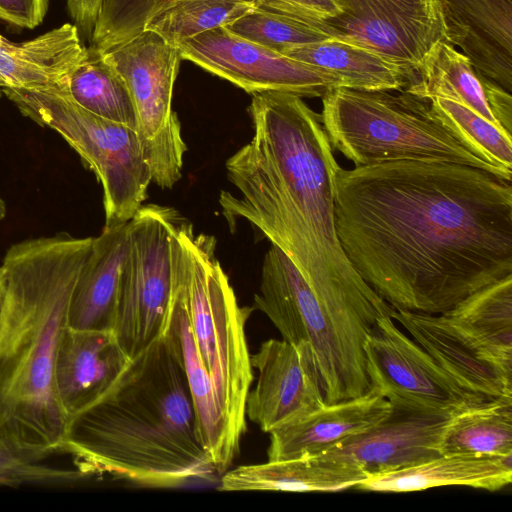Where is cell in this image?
Listing matches in <instances>:
<instances>
[{
	"label": "cell",
	"instance_id": "6da1fadb",
	"mask_svg": "<svg viewBox=\"0 0 512 512\" xmlns=\"http://www.w3.org/2000/svg\"><path fill=\"white\" fill-rule=\"evenodd\" d=\"M335 225L358 275L394 309L442 314L512 274V184L468 165L339 167Z\"/></svg>",
	"mask_w": 512,
	"mask_h": 512
},
{
	"label": "cell",
	"instance_id": "7a4b0ae2",
	"mask_svg": "<svg viewBox=\"0 0 512 512\" xmlns=\"http://www.w3.org/2000/svg\"><path fill=\"white\" fill-rule=\"evenodd\" d=\"M253 136L226 161L238 194L222 191V215L243 219L296 266L317 298L340 316L388 313L391 306L355 271L337 235L340 167L320 114L294 94L252 95Z\"/></svg>",
	"mask_w": 512,
	"mask_h": 512
},
{
	"label": "cell",
	"instance_id": "3957f363",
	"mask_svg": "<svg viewBox=\"0 0 512 512\" xmlns=\"http://www.w3.org/2000/svg\"><path fill=\"white\" fill-rule=\"evenodd\" d=\"M60 453L85 477L149 488L219 480L198 431L180 356L167 336L131 359L114 385L68 419Z\"/></svg>",
	"mask_w": 512,
	"mask_h": 512
},
{
	"label": "cell",
	"instance_id": "277c9868",
	"mask_svg": "<svg viewBox=\"0 0 512 512\" xmlns=\"http://www.w3.org/2000/svg\"><path fill=\"white\" fill-rule=\"evenodd\" d=\"M93 237L61 232L13 244L1 268L0 442L60 453L68 417L54 366Z\"/></svg>",
	"mask_w": 512,
	"mask_h": 512
},
{
	"label": "cell",
	"instance_id": "5b68a950",
	"mask_svg": "<svg viewBox=\"0 0 512 512\" xmlns=\"http://www.w3.org/2000/svg\"><path fill=\"white\" fill-rule=\"evenodd\" d=\"M393 92L329 89L322 96L320 116L332 149L355 167L437 161L472 166L506 179L433 115L429 100L405 90Z\"/></svg>",
	"mask_w": 512,
	"mask_h": 512
},
{
	"label": "cell",
	"instance_id": "8992f818",
	"mask_svg": "<svg viewBox=\"0 0 512 512\" xmlns=\"http://www.w3.org/2000/svg\"><path fill=\"white\" fill-rule=\"evenodd\" d=\"M180 275L195 346L212 380L219 407L239 439L246 430V398L253 379L245 323L250 309L238 304L215 257L212 236H195L183 221Z\"/></svg>",
	"mask_w": 512,
	"mask_h": 512
},
{
	"label": "cell",
	"instance_id": "52a82bcc",
	"mask_svg": "<svg viewBox=\"0 0 512 512\" xmlns=\"http://www.w3.org/2000/svg\"><path fill=\"white\" fill-rule=\"evenodd\" d=\"M1 91L23 116L58 133L95 174L103 190L104 226L130 221L152 182L136 130L91 113L65 93Z\"/></svg>",
	"mask_w": 512,
	"mask_h": 512
},
{
	"label": "cell",
	"instance_id": "ba28073f",
	"mask_svg": "<svg viewBox=\"0 0 512 512\" xmlns=\"http://www.w3.org/2000/svg\"><path fill=\"white\" fill-rule=\"evenodd\" d=\"M254 302L283 340L310 348L326 404L370 390L364 344L325 308L292 261L274 245L264 256Z\"/></svg>",
	"mask_w": 512,
	"mask_h": 512
},
{
	"label": "cell",
	"instance_id": "9c48e42d",
	"mask_svg": "<svg viewBox=\"0 0 512 512\" xmlns=\"http://www.w3.org/2000/svg\"><path fill=\"white\" fill-rule=\"evenodd\" d=\"M176 210L149 204L128 222L113 333L129 359L166 335L173 301Z\"/></svg>",
	"mask_w": 512,
	"mask_h": 512
},
{
	"label": "cell",
	"instance_id": "30bf717a",
	"mask_svg": "<svg viewBox=\"0 0 512 512\" xmlns=\"http://www.w3.org/2000/svg\"><path fill=\"white\" fill-rule=\"evenodd\" d=\"M94 53L117 71L130 92L136 132L152 182L171 189L182 177L187 151L180 121L172 108L182 61L178 47L145 29L127 41Z\"/></svg>",
	"mask_w": 512,
	"mask_h": 512
},
{
	"label": "cell",
	"instance_id": "8fae6325",
	"mask_svg": "<svg viewBox=\"0 0 512 512\" xmlns=\"http://www.w3.org/2000/svg\"><path fill=\"white\" fill-rule=\"evenodd\" d=\"M364 353L370 389L391 404L456 415L493 400L460 384L390 316L378 320L367 337Z\"/></svg>",
	"mask_w": 512,
	"mask_h": 512
},
{
	"label": "cell",
	"instance_id": "7c38bea8",
	"mask_svg": "<svg viewBox=\"0 0 512 512\" xmlns=\"http://www.w3.org/2000/svg\"><path fill=\"white\" fill-rule=\"evenodd\" d=\"M182 60L221 77L250 94L284 92L321 97L339 80L315 66L243 38L222 26L180 42Z\"/></svg>",
	"mask_w": 512,
	"mask_h": 512
},
{
	"label": "cell",
	"instance_id": "4fadbf2b",
	"mask_svg": "<svg viewBox=\"0 0 512 512\" xmlns=\"http://www.w3.org/2000/svg\"><path fill=\"white\" fill-rule=\"evenodd\" d=\"M328 19L339 37L399 66L409 83L426 56L446 37L441 0H335Z\"/></svg>",
	"mask_w": 512,
	"mask_h": 512
},
{
	"label": "cell",
	"instance_id": "5bb4252c",
	"mask_svg": "<svg viewBox=\"0 0 512 512\" xmlns=\"http://www.w3.org/2000/svg\"><path fill=\"white\" fill-rule=\"evenodd\" d=\"M258 379L246 398V416L270 433L325 405L320 374L309 347L264 341L251 356Z\"/></svg>",
	"mask_w": 512,
	"mask_h": 512
},
{
	"label": "cell",
	"instance_id": "9a60e30c",
	"mask_svg": "<svg viewBox=\"0 0 512 512\" xmlns=\"http://www.w3.org/2000/svg\"><path fill=\"white\" fill-rule=\"evenodd\" d=\"M453 416L391 404L377 425L315 457L356 466L368 475L418 465L441 455L440 441Z\"/></svg>",
	"mask_w": 512,
	"mask_h": 512
},
{
	"label": "cell",
	"instance_id": "2e32d148",
	"mask_svg": "<svg viewBox=\"0 0 512 512\" xmlns=\"http://www.w3.org/2000/svg\"><path fill=\"white\" fill-rule=\"evenodd\" d=\"M131 359L113 331L63 332L54 366V386L68 419L101 398L118 380Z\"/></svg>",
	"mask_w": 512,
	"mask_h": 512
},
{
	"label": "cell",
	"instance_id": "e0dca14e",
	"mask_svg": "<svg viewBox=\"0 0 512 512\" xmlns=\"http://www.w3.org/2000/svg\"><path fill=\"white\" fill-rule=\"evenodd\" d=\"M181 243L178 229L173 237V301L169 329L165 336L176 348L188 382L201 441L221 476L239 450L240 439L223 415L216 392L198 355L188 319L180 275Z\"/></svg>",
	"mask_w": 512,
	"mask_h": 512
},
{
	"label": "cell",
	"instance_id": "ac0fdd59",
	"mask_svg": "<svg viewBox=\"0 0 512 512\" xmlns=\"http://www.w3.org/2000/svg\"><path fill=\"white\" fill-rule=\"evenodd\" d=\"M446 37L475 70L512 91V0H441Z\"/></svg>",
	"mask_w": 512,
	"mask_h": 512
},
{
	"label": "cell",
	"instance_id": "d6986e66",
	"mask_svg": "<svg viewBox=\"0 0 512 512\" xmlns=\"http://www.w3.org/2000/svg\"><path fill=\"white\" fill-rule=\"evenodd\" d=\"M391 411L390 402L375 390L325 404L269 433L268 460L315 457L344 440L371 429Z\"/></svg>",
	"mask_w": 512,
	"mask_h": 512
},
{
	"label": "cell",
	"instance_id": "ffe728a7",
	"mask_svg": "<svg viewBox=\"0 0 512 512\" xmlns=\"http://www.w3.org/2000/svg\"><path fill=\"white\" fill-rule=\"evenodd\" d=\"M88 56L74 24L65 23L21 43L0 34V88L68 94L71 74Z\"/></svg>",
	"mask_w": 512,
	"mask_h": 512
},
{
	"label": "cell",
	"instance_id": "44dd1931",
	"mask_svg": "<svg viewBox=\"0 0 512 512\" xmlns=\"http://www.w3.org/2000/svg\"><path fill=\"white\" fill-rule=\"evenodd\" d=\"M128 222L104 226L102 232L93 237L90 253L72 295L70 328L113 331Z\"/></svg>",
	"mask_w": 512,
	"mask_h": 512
},
{
	"label": "cell",
	"instance_id": "7402d4cb",
	"mask_svg": "<svg viewBox=\"0 0 512 512\" xmlns=\"http://www.w3.org/2000/svg\"><path fill=\"white\" fill-rule=\"evenodd\" d=\"M397 320L448 374L467 389L489 399L512 398V380L481 359L441 314L393 310Z\"/></svg>",
	"mask_w": 512,
	"mask_h": 512
},
{
	"label": "cell",
	"instance_id": "603a6c76",
	"mask_svg": "<svg viewBox=\"0 0 512 512\" xmlns=\"http://www.w3.org/2000/svg\"><path fill=\"white\" fill-rule=\"evenodd\" d=\"M484 361L512 380V274L441 314Z\"/></svg>",
	"mask_w": 512,
	"mask_h": 512
},
{
	"label": "cell",
	"instance_id": "cb8c5ba5",
	"mask_svg": "<svg viewBox=\"0 0 512 512\" xmlns=\"http://www.w3.org/2000/svg\"><path fill=\"white\" fill-rule=\"evenodd\" d=\"M512 481V454L506 456L440 455L418 465L369 475L355 488L374 492H410L463 485L489 491Z\"/></svg>",
	"mask_w": 512,
	"mask_h": 512
},
{
	"label": "cell",
	"instance_id": "d4e9b609",
	"mask_svg": "<svg viewBox=\"0 0 512 512\" xmlns=\"http://www.w3.org/2000/svg\"><path fill=\"white\" fill-rule=\"evenodd\" d=\"M369 475L360 468L320 457L267 461L236 467L219 478L220 491H340Z\"/></svg>",
	"mask_w": 512,
	"mask_h": 512
},
{
	"label": "cell",
	"instance_id": "484cf974",
	"mask_svg": "<svg viewBox=\"0 0 512 512\" xmlns=\"http://www.w3.org/2000/svg\"><path fill=\"white\" fill-rule=\"evenodd\" d=\"M282 54L335 76L339 87L360 91H402L409 83L399 66L341 37L293 47Z\"/></svg>",
	"mask_w": 512,
	"mask_h": 512
},
{
	"label": "cell",
	"instance_id": "4316f807",
	"mask_svg": "<svg viewBox=\"0 0 512 512\" xmlns=\"http://www.w3.org/2000/svg\"><path fill=\"white\" fill-rule=\"evenodd\" d=\"M487 80L455 46L441 41L426 56L415 79L404 90L426 100L442 97L457 101L503 129L490 107Z\"/></svg>",
	"mask_w": 512,
	"mask_h": 512
},
{
	"label": "cell",
	"instance_id": "83f0119b",
	"mask_svg": "<svg viewBox=\"0 0 512 512\" xmlns=\"http://www.w3.org/2000/svg\"><path fill=\"white\" fill-rule=\"evenodd\" d=\"M180 0H74L67 3L76 26L102 52L141 33L158 13Z\"/></svg>",
	"mask_w": 512,
	"mask_h": 512
},
{
	"label": "cell",
	"instance_id": "f1b7e54d",
	"mask_svg": "<svg viewBox=\"0 0 512 512\" xmlns=\"http://www.w3.org/2000/svg\"><path fill=\"white\" fill-rule=\"evenodd\" d=\"M441 455L512 454V398H498L454 415L440 441Z\"/></svg>",
	"mask_w": 512,
	"mask_h": 512
},
{
	"label": "cell",
	"instance_id": "f546056e",
	"mask_svg": "<svg viewBox=\"0 0 512 512\" xmlns=\"http://www.w3.org/2000/svg\"><path fill=\"white\" fill-rule=\"evenodd\" d=\"M88 51V58L70 76L68 95L91 113L136 130L135 108L124 80L98 54Z\"/></svg>",
	"mask_w": 512,
	"mask_h": 512
},
{
	"label": "cell",
	"instance_id": "4dcf8cb0",
	"mask_svg": "<svg viewBox=\"0 0 512 512\" xmlns=\"http://www.w3.org/2000/svg\"><path fill=\"white\" fill-rule=\"evenodd\" d=\"M429 103L433 115L463 145L512 180L511 134L457 101L433 97Z\"/></svg>",
	"mask_w": 512,
	"mask_h": 512
},
{
	"label": "cell",
	"instance_id": "1f68e13d",
	"mask_svg": "<svg viewBox=\"0 0 512 512\" xmlns=\"http://www.w3.org/2000/svg\"><path fill=\"white\" fill-rule=\"evenodd\" d=\"M225 27L280 53L339 37L325 19L284 14L258 6Z\"/></svg>",
	"mask_w": 512,
	"mask_h": 512
},
{
	"label": "cell",
	"instance_id": "d6a6232c",
	"mask_svg": "<svg viewBox=\"0 0 512 512\" xmlns=\"http://www.w3.org/2000/svg\"><path fill=\"white\" fill-rule=\"evenodd\" d=\"M257 6L254 0H180L155 15L145 29L158 33L171 45L227 26Z\"/></svg>",
	"mask_w": 512,
	"mask_h": 512
},
{
	"label": "cell",
	"instance_id": "836d02e7",
	"mask_svg": "<svg viewBox=\"0 0 512 512\" xmlns=\"http://www.w3.org/2000/svg\"><path fill=\"white\" fill-rule=\"evenodd\" d=\"M51 453L0 442V486L68 487L87 479L79 470L47 464Z\"/></svg>",
	"mask_w": 512,
	"mask_h": 512
},
{
	"label": "cell",
	"instance_id": "e575fe53",
	"mask_svg": "<svg viewBox=\"0 0 512 512\" xmlns=\"http://www.w3.org/2000/svg\"><path fill=\"white\" fill-rule=\"evenodd\" d=\"M49 0H0V20L20 28L34 29L47 13Z\"/></svg>",
	"mask_w": 512,
	"mask_h": 512
},
{
	"label": "cell",
	"instance_id": "d590c367",
	"mask_svg": "<svg viewBox=\"0 0 512 512\" xmlns=\"http://www.w3.org/2000/svg\"><path fill=\"white\" fill-rule=\"evenodd\" d=\"M258 7L301 17L328 19L340 8L335 0H254Z\"/></svg>",
	"mask_w": 512,
	"mask_h": 512
},
{
	"label": "cell",
	"instance_id": "8d00e7d4",
	"mask_svg": "<svg viewBox=\"0 0 512 512\" xmlns=\"http://www.w3.org/2000/svg\"><path fill=\"white\" fill-rule=\"evenodd\" d=\"M4 298H5V286H4L1 268H0V317L2 314V310H3Z\"/></svg>",
	"mask_w": 512,
	"mask_h": 512
},
{
	"label": "cell",
	"instance_id": "74e56055",
	"mask_svg": "<svg viewBox=\"0 0 512 512\" xmlns=\"http://www.w3.org/2000/svg\"><path fill=\"white\" fill-rule=\"evenodd\" d=\"M6 204L3 199L0 197V220H2L6 216Z\"/></svg>",
	"mask_w": 512,
	"mask_h": 512
},
{
	"label": "cell",
	"instance_id": "f35d334b",
	"mask_svg": "<svg viewBox=\"0 0 512 512\" xmlns=\"http://www.w3.org/2000/svg\"><path fill=\"white\" fill-rule=\"evenodd\" d=\"M72 1H74V0H67V3L72 2Z\"/></svg>",
	"mask_w": 512,
	"mask_h": 512
},
{
	"label": "cell",
	"instance_id": "ab89813d",
	"mask_svg": "<svg viewBox=\"0 0 512 512\" xmlns=\"http://www.w3.org/2000/svg\"><path fill=\"white\" fill-rule=\"evenodd\" d=\"M1 94H2V91H1V88H0V97H1Z\"/></svg>",
	"mask_w": 512,
	"mask_h": 512
}]
</instances>
